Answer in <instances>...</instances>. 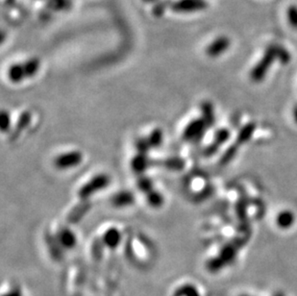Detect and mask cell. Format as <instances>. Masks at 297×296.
<instances>
[{
	"label": "cell",
	"mask_w": 297,
	"mask_h": 296,
	"mask_svg": "<svg viewBox=\"0 0 297 296\" xmlns=\"http://www.w3.org/2000/svg\"><path fill=\"white\" fill-rule=\"evenodd\" d=\"M294 222H295V216L289 210L283 211L276 217V223L278 225V227L285 230L290 229L291 226H293Z\"/></svg>",
	"instance_id": "13"
},
{
	"label": "cell",
	"mask_w": 297,
	"mask_h": 296,
	"mask_svg": "<svg viewBox=\"0 0 297 296\" xmlns=\"http://www.w3.org/2000/svg\"><path fill=\"white\" fill-rule=\"evenodd\" d=\"M208 6L206 0H177L171 5L175 13L189 14L202 11Z\"/></svg>",
	"instance_id": "4"
},
{
	"label": "cell",
	"mask_w": 297,
	"mask_h": 296,
	"mask_svg": "<svg viewBox=\"0 0 297 296\" xmlns=\"http://www.w3.org/2000/svg\"><path fill=\"white\" fill-rule=\"evenodd\" d=\"M135 147H136V150L139 154H146L149 152L151 148V145L149 144L148 140H147V137H138L136 140L135 142Z\"/></svg>",
	"instance_id": "24"
},
{
	"label": "cell",
	"mask_w": 297,
	"mask_h": 296,
	"mask_svg": "<svg viewBox=\"0 0 297 296\" xmlns=\"http://www.w3.org/2000/svg\"><path fill=\"white\" fill-rule=\"evenodd\" d=\"M208 129L202 117L193 119L185 127L182 137L185 142H197L203 137L204 134Z\"/></svg>",
	"instance_id": "3"
},
{
	"label": "cell",
	"mask_w": 297,
	"mask_h": 296,
	"mask_svg": "<svg viewBox=\"0 0 297 296\" xmlns=\"http://www.w3.org/2000/svg\"><path fill=\"white\" fill-rule=\"evenodd\" d=\"M23 66H24L26 77L29 78V77H33L34 75H36L40 69L41 64H40V61L38 59L32 58L25 61L23 63Z\"/></svg>",
	"instance_id": "21"
},
{
	"label": "cell",
	"mask_w": 297,
	"mask_h": 296,
	"mask_svg": "<svg viewBox=\"0 0 297 296\" xmlns=\"http://www.w3.org/2000/svg\"><path fill=\"white\" fill-rule=\"evenodd\" d=\"M147 140L149 142V144L151 145V148H158L160 145L163 144V140H164V134L163 131L156 128L147 136Z\"/></svg>",
	"instance_id": "22"
},
{
	"label": "cell",
	"mask_w": 297,
	"mask_h": 296,
	"mask_svg": "<svg viewBox=\"0 0 297 296\" xmlns=\"http://www.w3.org/2000/svg\"><path fill=\"white\" fill-rule=\"evenodd\" d=\"M58 241L66 248H71L75 246L76 238L73 232L66 228L60 230L58 233Z\"/></svg>",
	"instance_id": "15"
},
{
	"label": "cell",
	"mask_w": 297,
	"mask_h": 296,
	"mask_svg": "<svg viewBox=\"0 0 297 296\" xmlns=\"http://www.w3.org/2000/svg\"><path fill=\"white\" fill-rule=\"evenodd\" d=\"M288 18L289 22L294 29H297V7L296 6H290L288 10Z\"/></svg>",
	"instance_id": "29"
},
{
	"label": "cell",
	"mask_w": 297,
	"mask_h": 296,
	"mask_svg": "<svg viewBox=\"0 0 297 296\" xmlns=\"http://www.w3.org/2000/svg\"><path fill=\"white\" fill-rule=\"evenodd\" d=\"M293 118H294V121L297 123V105L293 109Z\"/></svg>",
	"instance_id": "33"
},
{
	"label": "cell",
	"mask_w": 297,
	"mask_h": 296,
	"mask_svg": "<svg viewBox=\"0 0 297 296\" xmlns=\"http://www.w3.org/2000/svg\"><path fill=\"white\" fill-rule=\"evenodd\" d=\"M92 208V204L89 200H81L78 204L73 207L67 215V221L71 223H76L80 221L88 212Z\"/></svg>",
	"instance_id": "7"
},
{
	"label": "cell",
	"mask_w": 297,
	"mask_h": 296,
	"mask_svg": "<svg viewBox=\"0 0 297 296\" xmlns=\"http://www.w3.org/2000/svg\"><path fill=\"white\" fill-rule=\"evenodd\" d=\"M30 121H31V115H30L29 112H24L22 113L20 118L18 119L16 121V125H15V131H14V136L12 137V138H15V137H18L21 132L26 129L29 125Z\"/></svg>",
	"instance_id": "19"
},
{
	"label": "cell",
	"mask_w": 297,
	"mask_h": 296,
	"mask_svg": "<svg viewBox=\"0 0 297 296\" xmlns=\"http://www.w3.org/2000/svg\"><path fill=\"white\" fill-rule=\"evenodd\" d=\"M145 3H153V4H155V3H157L159 0H144Z\"/></svg>",
	"instance_id": "35"
},
{
	"label": "cell",
	"mask_w": 297,
	"mask_h": 296,
	"mask_svg": "<svg viewBox=\"0 0 297 296\" xmlns=\"http://www.w3.org/2000/svg\"><path fill=\"white\" fill-rule=\"evenodd\" d=\"M256 130V124L255 123H248L244 125L238 134L237 143L239 145H244L253 136L254 132Z\"/></svg>",
	"instance_id": "14"
},
{
	"label": "cell",
	"mask_w": 297,
	"mask_h": 296,
	"mask_svg": "<svg viewBox=\"0 0 297 296\" xmlns=\"http://www.w3.org/2000/svg\"><path fill=\"white\" fill-rule=\"evenodd\" d=\"M237 151H238V149H237L236 146L229 147V148L225 151L224 155L221 157L220 164H221V165H227L229 162H231V161L234 159V157H235L236 154H237Z\"/></svg>",
	"instance_id": "28"
},
{
	"label": "cell",
	"mask_w": 297,
	"mask_h": 296,
	"mask_svg": "<svg viewBox=\"0 0 297 296\" xmlns=\"http://www.w3.org/2000/svg\"><path fill=\"white\" fill-rule=\"evenodd\" d=\"M230 137V132L226 128H220L218 129L216 134H215V137H214V142L217 145H224L225 143L229 140Z\"/></svg>",
	"instance_id": "26"
},
{
	"label": "cell",
	"mask_w": 297,
	"mask_h": 296,
	"mask_svg": "<svg viewBox=\"0 0 297 296\" xmlns=\"http://www.w3.org/2000/svg\"><path fill=\"white\" fill-rule=\"evenodd\" d=\"M272 296H286L285 295V293L281 291V290H278V291H275L274 293H273V295Z\"/></svg>",
	"instance_id": "34"
},
{
	"label": "cell",
	"mask_w": 297,
	"mask_h": 296,
	"mask_svg": "<svg viewBox=\"0 0 297 296\" xmlns=\"http://www.w3.org/2000/svg\"><path fill=\"white\" fill-rule=\"evenodd\" d=\"M145 198H146L147 203L153 208H160L164 204V201H165L163 195L159 193L158 190H156L155 188L152 189L151 191L147 193L145 195Z\"/></svg>",
	"instance_id": "18"
},
{
	"label": "cell",
	"mask_w": 297,
	"mask_h": 296,
	"mask_svg": "<svg viewBox=\"0 0 297 296\" xmlns=\"http://www.w3.org/2000/svg\"><path fill=\"white\" fill-rule=\"evenodd\" d=\"M136 184H137V187H138V189L142 193H144L145 195L154 189V184H153L151 178L146 176L145 174L138 175Z\"/></svg>",
	"instance_id": "20"
},
{
	"label": "cell",
	"mask_w": 297,
	"mask_h": 296,
	"mask_svg": "<svg viewBox=\"0 0 297 296\" xmlns=\"http://www.w3.org/2000/svg\"><path fill=\"white\" fill-rule=\"evenodd\" d=\"M230 44V40L227 37H218L207 47L206 53L211 58H217L228 50Z\"/></svg>",
	"instance_id": "6"
},
{
	"label": "cell",
	"mask_w": 297,
	"mask_h": 296,
	"mask_svg": "<svg viewBox=\"0 0 297 296\" xmlns=\"http://www.w3.org/2000/svg\"><path fill=\"white\" fill-rule=\"evenodd\" d=\"M171 5L172 3L170 2V0H159L153 6V14L156 16H161L165 14L167 8L169 6L171 7Z\"/></svg>",
	"instance_id": "25"
},
{
	"label": "cell",
	"mask_w": 297,
	"mask_h": 296,
	"mask_svg": "<svg viewBox=\"0 0 297 296\" xmlns=\"http://www.w3.org/2000/svg\"><path fill=\"white\" fill-rule=\"evenodd\" d=\"M83 161V154L78 150L60 154L54 160V165L59 169H67L79 166Z\"/></svg>",
	"instance_id": "5"
},
{
	"label": "cell",
	"mask_w": 297,
	"mask_h": 296,
	"mask_svg": "<svg viewBox=\"0 0 297 296\" xmlns=\"http://www.w3.org/2000/svg\"><path fill=\"white\" fill-rule=\"evenodd\" d=\"M0 127H1V131L3 133L7 132L11 127V116L9 115L6 111H2L1 112V116H0Z\"/></svg>",
	"instance_id": "27"
},
{
	"label": "cell",
	"mask_w": 297,
	"mask_h": 296,
	"mask_svg": "<svg viewBox=\"0 0 297 296\" xmlns=\"http://www.w3.org/2000/svg\"><path fill=\"white\" fill-rule=\"evenodd\" d=\"M275 46L276 59L282 64V65H287L290 62V54L289 51L287 50L282 45L279 44H274Z\"/></svg>",
	"instance_id": "23"
},
{
	"label": "cell",
	"mask_w": 297,
	"mask_h": 296,
	"mask_svg": "<svg viewBox=\"0 0 297 296\" xmlns=\"http://www.w3.org/2000/svg\"><path fill=\"white\" fill-rule=\"evenodd\" d=\"M240 296H250V295H247V294H242V295H240Z\"/></svg>",
	"instance_id": "37"
},
{
	"label": "cell",
	"mask_w": 297,
	"mask_h": 296,
	"mask_svg": "<svg viewBox=\"0 0 297 296\" xmlns=\"http://www.w3.org/2000/svg\"><path fill=\"white\" fill-rule=\"evenodd\" d=\"M219 149V145H217L215 142H213L210 145H208L205 149H204V155L206 157H211L213 155H215Z\"/></svg>",
	"instance_id": "30"
},
{
	"label": "cell",
	"mask_w": 297,
	"mask_h": 296,
	"mask_svg": "<svg viewBox=\"0 0 297 296\" xmlns=\"http://www.w3.org/2000/svg\"><path fill=\"white\" fill-rule=\"evenodd\" d=\"M135 202V195L133 193L128 190H121L118 191L112 196L111 203L113 206L116 208H123L130 206Z\"/></svg>",
	"instance_id": "9"
},
{
	"label": "cell",
	"mask_w": 297,
	"mask_h": 296,
	"mask_svg": "<svg viewBox=\"0 0 297 296\" xmlns=\"http://www.w3.org/2000/svg\"><path fill=\"white\" fill-rule=\"evenodd\" d=\"M110 183L111 178L109 175L105 173L98 174L79 188L78 196L81 200H89V198L94 194L107 188Z\"/></svg>",
	"instance_id": "2"
},
{
	"label": "cell",
	"mask_w": 297,
	"mask_h": 296,
	"mask_svg": "<svg viewBox=\"0 0 297 296\" xmlns=\"http://www.w3.org/2000/svg\"><path fill=\"white\" fill-rule=\"evenodd\" d=\"M200 108H201V117L209 129L214 125L216 120L214 106L210 101H204L201 103Z\"/></svg>",
	"instance_id": "11"
},
{
	"label": "cell",
	"mask_w": 297,
	"mask_h": 296,
	"mask_svg": "<svg viewBox=\"0 0 297 296\" xmlns=\"http://www.w3.org/2000/svg\"><path fill=\"white\" fill-rule=\"evenodd\" d=\"M183 292L186 293L187 296H199L197 290H196L194 287H191V286H187L186 288H184V289H183Z\"/></svg>",
	"instance_id": "32"
},
{
	"label": "cell",
	"mask_w": 297,
	"mask_h": 296,
	"mask_svg": "<svg viewBox=\"0 0 297 296\" xmlns=\"http://www.w3.org/2000/svg\"><path fill=\"white\" fill-rule=\"evenodd\" d=\"M66 3L67 0H48V6L52 9H63Z\"/></svg>",
	"instance_id": "31"
},
{
	"label": "cell",
	"mask_w": 297,
	"mask_h": 296,
	"mask_svg": "<svg viewBox=\"0 0 297 296\" xmlns=\"http://www.w3.org/2000/svg\"><path fill=\"white\" fill-rule=\"evenodd\" d=\"M121 236L119 232L116 228H111L108 231L105 233L103 237V241L104 243L109 247H115L117 246L120 241Z\"/></svg>",
	"instance_id": "17"
},
{
	"label": "cell",
	"mask_w": 297,
	"mask_h": 296,
	"mask_svg": "<svg viewBox=\"0 0 297 296\" xmlns=\"http://www.w3.org/2000/svg\"><path fill=\"white\" fill-rule=\"evenodd\" d=\"M152 163V161L148 158L146 154L137 153V155L131 160V169L135 173L142 175L149 168V166L153 165Z\"/></svg>",
	"instance_id": "8"
},
{
	"label": "cell",
	"mask_w": 297,
	"mask_h": 296,
	"mask_svg": "<svg viewBox=\"0 0 297 296\" xmlns=\"http://www.w3.org/2000/svg\"><path fill=\"white\" fill-rule=\"evenodd\" d=\"M239 249V247L236 246L232 241L230 243H227L226 246H223L221 248L218 257L220 260H222L225 267L229 266V265H232L233 263L236 260L237 253H238Z\"/></svg>",
	"instance_id": "10"
},
{
	"label": "cell",
	"mask_w": 297,
	"mask_h": 296,
	"mask_svg": "<svg viewBox=\"0 0 297 296\" xmlns=\"http://www.w3.org/2000/svg\"><path fill=\"white\" fill-rule=\"evenodd\" d=\"M9 296H20V295H19V294H18V293H12V294H11V295H9Z\"/></svg>",
	"instance_id": "36"
},
{
	"label": "cell",
	"mask_w": 297,
	"mask_h": 296,
	"mask_svg": "<svg viewBox=\"0 0 297 296\" xmlns=\"http://www.w3.org/2000/svg\"><path fill=\"white\" fill-rule=\"evenodd\" d=\"M8 78L13 83H21L23 80L26 79V74L24 71L23 63H19L11 65L8 71Z\"/></svg>",
	"instance_id": "12"
},
{
	"label": "cell",
	"mask_w": 297,
	"mask_h": 296,
	"mask_svg": "<svg viewBox=\"0 0 297 296\" xmlns=\"http://www.w3.org/2000/svg\"><path fill=\"white\" fill-rule=\"evenodd\" d=\"M275 46L271 44L267 47L261 60L254 66L250 73V78L255 83H260L268 74V69L275 61Z\"/></svg>",
	"instance_id": "1"
},
{
	"label": "cell",
	"mask_w": 297,
	"mask_h": 296,
	"mask_svg": "<svg viewBox=\"0 0 297 296\" xmlns=\"http://www.w3.org/2000/svg\"><path fill=\"white\" fill-rule=\"evenodd\" d=\"M157 163L159 166H164L167 169H171V170H181L185 166L184 161L181 158H177V157L161 160Z\"/></svg>",
	"instance_id": "16"
}]
</instances>
